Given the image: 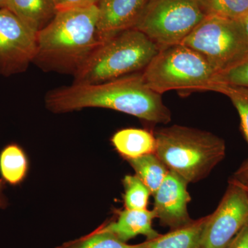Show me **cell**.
Segmentation results:
<instances>
[{
    "label": "cell",
    "instance_id": "obj_1",
    "mask_svg": "<svg viewBox=\"0 0 248 248\" xmlns=\"http://www.w3.org/2000/svg\"><path fill=\"white\" fill-rule=\"evenodd\" d=\"M45 104L54 113L99 108L155 124H169L172 118L161 94L146 84L141 74L130 75L99 84L73 83L71 86L48 93Z\"/></svg>",
    "mask_w": 248,
    "mask_h": 248
},
{
    "label": "cell",
    "instance_id": "obj_2",
    "mask_svg": "<svg viewBox=\"0 0 248 248\" xmlns=\"http://www.w3.org/2000/svg\"><path fill=\"white\" fill-rule=\"evenodd\" d=\"M97 5L58 11L37 34L33 63L45 71L75 73L100 45Z\"/></svg>",
    "mask_w": 248,
    "mask_h": 248
},
{
    "label": "cell",
    "instance_id": "obj_3",
    "mask_svg": "<svg viewBox=\"0 0 248 248\" xmlns=\"http://www.w3.org/2000/svg\"><path fill=\"white\" fill-rule=\"evenodd\" d=\"M154 133L155 154L187 184L206 177L226 156L224 140L210 132L174 125Z\"/></svg>",
    "mask_w": 248,
    "mask_h": 248
},
{
    "label": "cell",
    "instance_id": "obj_4",
    "mask_svg": "<svg viewBox=\"0 0 248 248\" xmlns=\"http://www.w3.org/2000/svg\"><path fill=\"white\" fill-rule=\"evenodd\" d=\"M160 48L135 29L102 42L74 74V84L107 82L144 70Z\"/></svg>",
    "mask_w": 248,
    "mask_h": 248
},
{
    "label": "cell",
    "instance_id": "obj_5",
    "mask_svg": "<svg viewBox=\"0 0 248 248\" xmlns=\"http://www.w3.org/2000/svg\"><path fill=\"white\" fill-rule=\"evenodd\" d=\"M215 71L200 54L179 44L160 49L141 76L156 93L173 90L208 91Z\"/></svg>",
    "mask_w": 248,
    "mask_h": 248
},
{
    "label": "cell",
    "instance_id": "obj_6",
    "mask_svg": "<svg viewBox=\"0 0 248 248\" xmlns=\"http://www.w3.org/2000/svg\"><path fill=\"white\" fill-rule=\"evenodd\" d=\"M205 17L198 0H148L134 29L162 49L182 43Z\"/></svg>",
    "mask_w": 248,
    "mask_h": 248
},
{
    "label": "cell",
    "instance_id": "obj_7",
    "mask_svg": "<svg viewBox=\"0 0 248 248\" xmlns=\"http://www.w3.org/2000/svg\"><path fill=\"white\" fill-rule=\"evenodd\" d=\"M181 44L203 57L216 74L248 53V38L239 21L217 16H206Z\"/></svg>",
    "mask_w": 248,
    "mask_h": 248
},
{
    "label": "cell",
    "instance_id": "obj_8",
    "mask_svg": "<svg viewBox=\"0 0 248 248\" xmlns=\"http://www.w3.org/2000/svg\"><path fill=\"white\" fill-rule=\"evenodd\" d=\"M248 221V192L232 181L215 211L207 217L200 248H226Z\"/></svg>",
    "mask_w": 248,
    "mask_h": 248
},
{
    "label": "cell",
    "instance_id": "obj_9",
    "mask_svg": "<svg viewBox=\"0 0 248 248\" xmlns=\"http://www.w3.org/2000/svg\"><path fill=\"white\" fill-rule=\"evenodd\" d=\"M37 35L6 8H0V73L25 71L35 60Z\"/></svg>",
    "mask_w": 248,
    "mask_h": 248
},
{
    "label": "cell",
    "instance_id": "obj_10",
    "mask_svg": "<svg viewBox=\"0 0 248 248\" xmlns=\"http://www.w3.org/2000/svg\"><path fill=\"white\" fill-rule=\"evenodd\" d=\"M187 183L175 173L169 170L161 185L155 192L154 208L161 226L171 231L190 224L187 205L191 197Z\"/></svg>",
    "mask_w": 248,
    "mask_h": 248
},
{
    "label": "cell",
    "instance_id": "obj_11",
    "mask_svg": "<svg viewBox=\"0 0 248 248\" xmlns=\"http://www.w3.org/2000/svg\"><path fill=\"white\" fill-rule=\"evenodd\" d=\"M148 0H99L97 32L101 42L134 29Z\"/></svg>",
    "mask_w": 248,
    "mask_h": 248
},
{
    "label": "cell",
    "instance_id": "obj_12",
    "mask_svg": "<svg viewBox=\"0 0 248 248\" xmlns=\"http://www.w3.org/2000/svg\"><path fill=\"white\" fill-rule=\"evenodd\" d=\"M115 221L99 227V231L113 234L121 241L126 242L139 235H143L147 240L157 237L160 234L153 227L156 218L154 210H125L118 212Z\"/></svg>",
    "mask_w": 248,
    "mask_h": 248
},
{
    "label": "cell",
    "instance_id": "obj_13",
    "mask_svg": "<svg viewBox=\"0 0 248 248\" xmlns=\"http://www.w3.org/2000/svg\"><path fill=\"white\" fill-rule=\"evenodd\" d=\"M6 8L36 35L58 12L55 0H8Z\"/></svg>",
    "mask_w": 248,
    "mask_h": 248
},
{
    "label": "cell",
    "instance_id": "obj_14",
    "mask_svg": "<svg viewBox=\"0 0 248 248\" xmlns=\"http://www.w3.org/2000/svg\"><path fill=\"white\" fill-rule=\"evenodd\" d=\"M111 143L117 153L126 161L155 154L156 152L155 133L145 129H122L114 134Z\"/></svg>",
    "mask_w": 248,
    "mask_h": 248
},
{
    "label": "cell",
    "instance_id": "obj_15",
    "mask_svg": "<svg viewBox=\"0 0 248 248\" xmlns=\"http://www.w3.org/2000/svg\"><path fill=\"white\" fill-rule=\"evenodd\" d=\"M207 217H202L167 234H160L155 239L146 240L138 244V248H200L201 238Z\"/></svg>",
    "mask_w": 248,
    "mask_h": 248
},
{
    "label": "cell",
    "instance_id": "obj_16",
    "mask_svg": "<svg viewBox=\"0 0 248 248\" xmlns=\"http://www.w3.org/2000/svg\"><path fill=\"white\" fill-rule=\"evenodd\" d=\"M25 152L16 143L5 147L0 153V174L4 182L12 186L21 184L29 172Z\"/></svg>",
    "mask_w": 248,
    "mask_h": 248
},
{
    "label": "cell",
    "instance_id": "obj_17",
    "mask_svg": "<svg viewBox=\"0 0 248 248\" xmlns=\"http://www.w3.org/2000/svg\"><path fill=\"white\" fill-rule=\"evenodd\" d=\"M128 162L151 195H154L166 179L169 170L156 154L145 155L137 159L128 160Z\"/></svg>",
    "mask_w": 248,
    "mask_h": 248
},
{
    "label": "cell",
    "instance_id": "obj_18",
    "mask_svg": "<svg viewBox=\"0 0 248 248\" xmlns=\"http://www.w3.org/2000/svg\"><path fill=\"white\" fill-rule=\"evenodd\" d=\"M205 16L239 21L248 15V0H198Z\"/></svg>",
    "mask_w": 248,
    "mask_h": 248
},
{
    "label": "cell",
    "instance_id": "obj_19",
    "mask_svg": "<svg viewBox=\"0 0 248 248\" xmlns=\"http://www.w3.org/2000/svg\"><path fill=\"white\" fill-rule=\"evenodd\" d=\"M208 91L221 93L227 96L236 108L241 120V128L248 144V89L242 86L213 84Z\"/></svg>",
    "mask_w": 248,
    "mask_h": 248
},
{
    "label": "cell",
    "instance_id": "obj_20",
    "mask_svg": "<svg viewBox=\"0 0 248 248\" xmlns=\"http://www.w3.org/2000/svg\"><path fill=\"white\" fill-rule=\"evenodd\" d=\"M57 248H138L121 241L110 233L96 229L79 239L65 243Z\"/></svg>",
    "mask_w": 248,
    "mask_h": 248
},
{
    "label": "cell",
    "instance_id": "obj_21",
    "mask_svg": "<svg viewBox=\"0 0 248 248\" xmlns=\"http://www.w3.org/2000/svg\"><path fill=\"white\" fill-rule=\"evenodd\" d=\"M124 206L127 210H146L151 195L149 189L137 175H125L123 179Z\"/></svg>",
    "mask_w": 248,
    "mask_h": 248
},
{
    "label": "cell",
    "instance_id": "obj_22",
    "mask_svg": "<svg viewBox=\"0 0 248 248\" xmlns=\"http://www.w3.org/2000/svg\"><path fill=\"white\" fill-rule=\"evenodd\" d=\"M213 84L242 86L248 89V53L214 77Z\"/></svg>",
    "mask_w": 248,
    "mask_h": 248
},
{
    "label": "cell",
    "instance_id": "obj_23",
    "mask_svg": "<svg viewBox=\"0 0 248 248\" xmlns=\"http://www.w3.org/2000/svg\"><path fill=\"white\" fill-rule=\"evenodd\" d=\"M99 0H55L58 11L97 5Z\"/></svg>",
    "mask_w": 248,
    "mask_h": 248
},
{
    "label": "cell",
    "instance_id": "obj_24",
    "mask_svg": "<svg viewBox=\"0 0 248 248\" xmlns=\"http://www.w3.org/2000/svg\"><path fill=\"white\" fill-rule=\"evenodd\" d=\"M226 248H248V221Z\"/></svg>",
    "mask_w": 248,
    "mask_h": 248
},
{
    "label": "cell",
    "instance_id": "obj_25",
    "mask_svg": "<svg viewBox=\"0 0 248 248\" xmlns=\"http://www.w3.org/2000/svg\"><path fill=\"white\" fill-rule=\"evenodd\" d=\"M231 181L242 186L248 192V159L234 173Z\"/></svg>",
    "mask_w": 248,
    "mask_h": 248
},
{
    "label": "cell",
    "instance_id": "obj_26",
    "mask_svg": "<svg viewBox=\"0 0 248 248\" xmlns=\"http://www.w3.org/2000/svg\"><path fill=\"white\" fill-rule=\"evenodd\" d=\"M4 180L0 179V208H4L6 205L4 195Z\"/></svg>",
    "mask_w": 248,
    "mask_h": 248
},
{
    "label": "cell",
    "instance_id": "obj_27",
    "mask_svg": "<svg viewBox=\"0 0 248 248\" xmlns=\"http://www.w3.org/2000/svg\"><path fill=\"white\" fill-rule=\"evenodd\" d=\"M239 22L241 23V26H242L243 29H244L245 33H246L248 38V15L246 17L239 20Z\"/></svg>",
    "mask_w": 248,
    "mask_h": 248
},
{
    "label": "cell",
    "instance_id": "obj_28",
    "mask_svg": "<svg viewBox=\"0 0 248 248\" xmlns=\"http://www.w3.org/2000/svg\"><path fill=\"white\" fill-rule=\"evenodd\" d=\"M8 0H0V8H6Z\"/></svg>",
    "mask_w": 248,
    "mask_h": 248
}]
</instances>
